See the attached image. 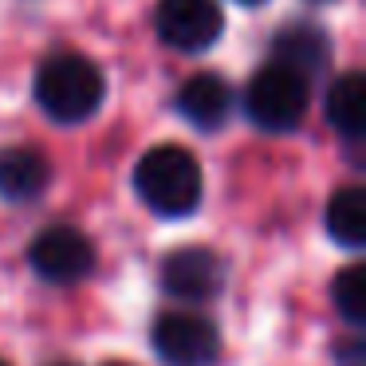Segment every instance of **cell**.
Listing matches in <instances>:
<instances>
[{
    "mask_svg": "<svg viewBox=\"0 0 366 366\" xmlns=\"http://www.w3.org/2000/svg\"><path fill=\"white\" fill-rule=\"evenodd\" d=\"M107 95L103 71L79 51H59L36 71V103L56 122H83L99 111Z\"/></svg>",
    "mask_w": 366,
    "mask_h": 366,
    "instance_id": "6da1fadb",
    "label": "cell"
},
{
    "mask_svg": "<svg viewBox=\"0 0 366 366\" xmlns=\"http://www.w3.org/2000/svg\"><path fill=\"white\" fill-rule=\"evenodd\" d=\"M134 189L158 217H185L201 205V166L182 146H154L134 169Z\"/></svg>",
    "mask_w": 366,
    "mask_h": 366,
    "instance_id": "7a4b0ae2",
    "label": "cell"
},
{
    "mask_svg": "<svg viewBox=\"0 0 366 366\" xmlns=\"http://www.w3.org/2000/svg\"><path fill=\"white\" fill-rule=\"evenodd\" d=\"M307 103H311L307 79L280 64L260 67L244 95L248 119L264 130H295L303 122V114H307Z\"/></svg>",
    "mask_w": 366,
    "mask_h": 366,
    "instance_id": "3957f363",
    "label": "cell"
},
{
    "mask_svg": "<svg viewBox=\"0 0 366 366\" xmlns=\"http://www.w3.org/2000/svg\"><path fill=\"white\" fill-rule=\"evenodd\" d=\"M154 350L169 366H213L221 355V335L209 319L174 311L154 323Z\"/></svg>",
    "mask_w": 366,
    "mask_h": 366,
    "instance_id": "277c9868",
    "label": "cell"
},
{
    "mask_svg": "<svg viewBox=\"0 0 366 366\" xmlns=\"http://www.w3.org/2000/svg\"><path fill=\"white\" fill-rule=\"evenodd\" d=\"M154 28H158L162 44H169V48L205 51L209 44H217L224 16L217 9V0H158Z\"/></svg>",
    "mask_w": 366,
    "mask_h": 366,
    "instance_id": "5b68a950",
    "label": "cell"
},
{
    "mask_svg": "<svg viewBox=\"0 0 366 366\" xmlns=\"http://www.w3.org/2000/svg\"><path fill=\"white\" fill-rule=\"evenodd\" d=\"M32 268L36 276L51 280V284H79V280L91 276L95 268V248L83 232L75 229H44L40 237L32 240Z\"/></svg>",
    "mask_w": 366,
    "mask_h": 366,
    "instance_id": "8992f818",
    "label": "cell"
},
{
    "mask_svg": "<svg viewBox=\"0 0 366 366\" xmlns=\"http://www.w3.org/2000/svg\"><path fill=\"white\" fill-rule=\"evenodd\" d=\"M162 287L185 303H205L213 295H221L224 264L209 248H177L162 264Z\"/></svg>",
    "mask_w": 366,
    "mask_h": 366,
    "instance_id": "52a82bcc",
    "label": "cell"
},
{
    "mask_svg": "<svg viewBox=\"0 0 366 366\" xmlns=\"http://www.w3.org/2000/svg\"><path fill=\"white\" fill-rule=\"evenodd\" d=\"M177 111L197 130H217L232 114V91L221 75H193L177 95Z\"/></svg>",
    "mask_w": 366,
    "mask_h": 366,
    "instance_id": "ba28073f",
    "label": "cell"
},
{
    "mask_svg": "<svg viewBox=\"0 0 366 366\" xmlns=\"http://www.w3.org/2000/svg\"><path fill=\"white\" fill-rule=\"evenodd\" d=\"M51 177V166L32 146H9L0 150V193L9 201H32L44 193Z\"/></svg>",
    "mask_w": 366,
    "mask_h": 366,
    "instance_id": "9c48e42d",
    "label": "cell"
},
{
    "mask_svg": "<svg viewBox=\"0 0 366 366\" xmlns=\"http://www.w3.org/2000/svg\"><path fill=\"white\" fill-rule=\"evenodd\" d=\"M276 64L287 67V71L303 75L307 79L311 71H319V67H327V56H331V40H327L323 28L307 24V20H295V24H287L284 32L276 36Z\"/></svg>",
    "mask_w": 366,
    "mask_h": 366,
    "instance_id": "30bf717a",
    "label": "cell"
},
{
    "mask_svg": "<svg viewBox=\"0 0 366 366\" xmlns=\"http://www.w3.org/2000/svg\"><path fill=\"white\" fill-rule=\"evenodd\" d=\"M327 122L339 130L347 142H358L366 130V87L362 75L347 71L335 79V87L327 91Z\"/></svg>",
    "mask_w": 366,
    "mask_h": 366,
    "instance_id": "8fae6325",
    "label": "cell"
},
{
    "mask_svg": "<svg viewBox=\"0 0 366 366\" xmlns=\"http://www.w3.org/2000/svg\"><path fill=\"white\" fill-rule=\"evenodd\" d=\"M327 232L342 248H362L366 244V193L358 185H347L331 197L327 205Z\"/></svg>",
    "mask_w": 366,
    "mask_h": 366,
    "instance_id": "7c38bea8",
    "label": "cell"
},
{
    "mask_svg": "<svg viewBox=\"0 0 366 366\" xmlns=\"http://www.w3.org/2000/svg\"><path fill=\"white\" fill-rule=\"evenodd\" d=\"M335 307L342 311V319L355 327L366 323V268L362 264H350L347 272L335 276Z\"/></svg>",
    "mask_w": 366,
    "mask_h": 366,
    "instance_id": "4fadbf2b",
    "label": "cell"
},
{
    "mask_svg": "<svg viewBox=\"0 0 366 366\" xmlns=\"http://www.w3.org/2000/svg\"><path fill=\"white\" fill-rule=\"evenodd\" d=\"M335 355H339V366H366V358H362L366 350H362V342H358V339H347Z\"/></svg>",
    "mask_w": 366,
    "mask_h": 366,
    "instance_id": "5bb4252c",
    "label": "cell"
},
{
    "mask_svg": "<svg viewBox=\"0 0 366 366\" xmlns=\"http://www.w3.org/2000/svg\"><path fill=\"white\" fill-rule=\"evenodd\" d=\"M240 4H260V0H240Z\"/></svg>",
    "mask_w": 366,
    "mask_h": 366,
    "instance_id": "9a60e30c",
    "label": "cell"
},
{
    "mask_svg": "<svg viewBox=\"0 0 366 366\" xmlns=\"http://www.w3.org/2000/svg\"><path fill=\"white\" fill-rule=\"evenodd\" d=\"M111 366H127V362H111Z\"/></svg>",
    "mask_w": 366,
    "mask_h": 366,
    "instance_id": "2e32d148",
    "label": "cell"
},
{
    "mask_svg": "<svg viewBox=\"0 0 366 366\" xmlns=\"http://www.w3.org/2000/svg\"><path fill=\"white\" fill-rule=\"evenodd\" d=\"M0 366H9V362H4V358H0Z\"/></svg>",
    "mask_w": 366,
    "mask_h": 366,
    "instance_id": "e0dca14e",
    "label": "cell"
}]
</instances>
